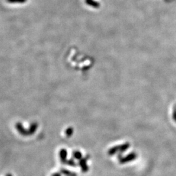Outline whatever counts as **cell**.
Wrapping results in <instances>:
<instances>
[{
	"label": "cell",
	"mask_w": 176,
	"mask_h": 176,
	"mask_svg": "<svg viewBox=\"0 0 176 176\" xmlns=\"http://www.w3.org/2000/svg\"><path fill=\"white\" fill-rule=\"evenodd\" d=\"M52 176H61V174H60V173H54V174L52 175Z\"/></svg>",
	"instance_id": "13"
},
{
	"label": "cell",
	"mask_w": 176,
	"mask_h": 176,
	"mask_svg": "<svg viewBox=\"0 0 176 176\" xmlns=\"http://www.w3.org/2000/svg\"><path fill=\"white\" fill-rule=\"evenodd\" d=\"M66 164H67L68 165L70 166L75 167L76 166V163L74 162V159H69V160H67L66 162Z\"/></svg>",
	"instance_id": "11"
},
{
	"label": "cell",
	"mask_w": 176,
	"mask_h": 176,
	"mask_svg": "<svg viewBox=\"0 0 176 176\" xmlns=\"http://www.w3.org/2000/svg\"><path fill=\"white\" fill-rule=\"evenodd\" d=\"M136 154L135 153H131L128 154L127 156L125 157L122 158L120 160H119V162L121 164H124V163H127L128 162L132 161V160H134L136 158Z\"/></svg>",
	"instance_id": "2"
},
{
	"label": "cell",
	"mask_w": 176,
	"mask_h": 176,
	"mask_svg": "<svg viewBox=\"0 0 176 176\" xmlns=\"http://www.w3.org/2000/svg\"><path fill=\"white\" fill-rule=\"evenodd\" d=\"M60 157L61 159V162L66 163L67 162V151L65 149H62L60 151Z\"/></svg>",
	"instance_id": "3"
},
{
	"label": "cell",
	"mask_w": 176,
	"mask_h": 176,
	"mask_svg": "<svg viewBox=\"0 0 176 176\" xmlns=\"http://www.w3.org/2000/svg\"><path fill=\"white\" fill-rule=\"evenodd\" d=\"M16 127V128H17L18 131L19 133H20L22 135H23V136L29 135V132H28V131H26V130L24 129L23 126L20 123H17Z\"/></svg>",
	"instance_id": "4"
},
{
	"label": "cell",
	"mask_w": 176,
	"mask_h": 176,
	"mask_svg": "<svg viewBox=\"0 0 176 176\" xmlns=\"http://www.w3.org/2000/svg\"><path fill=\"white\" fill-rule=\"evenodd\" d=\"M73 133V128H71V127L68 128L66 130V131H65V134H66V136L67 137L71 136Z\"/></svg>",
	"instance_id": "10"
},
{
	"label": "cell",
	"mask_w": 176,
	"mask_h": 176,
	"mask_svg": "<svg viewBox=\"0 0 176 176\" xmlns=\"http://www.w3.org/2000/svg\"><path fill=\"white\" fill-rule=\"evenodd\" d=\"M118 151H119V146H114V147H112L111 149H109L108 153L109 155H111V156H112V155H114V154L116 153Z\"/></svg>",
	"instance_id": "5"
},
{
	"label": "cell",
	"mask_w": 176,
	"mask_h": 176,
	"mask_svg": "<svg viewBox=\"0 0 176 176\" xmlns=\"http://www.w3.org/2000/svg\"><path fill=\"white\" fill-rule=\"evenodd\" d=\"M73 157L74 159H77V160H80L82 159V155L79 151H74L73 152Z\"/></svg>",
	"instance_id": "9"
},
{
	"label": "cell",
	"mask_w": 176,
	"mask_h": 176,
	"mask_svg": "<svg viewBox=\"0 0 176 176\" xmlns=\"http://www.w3.org/2000/svg\"><path fill=\"white\" fill-rule=\"evenodd\" d=\"M119 146V152L123 153L127 151V150L129 148L130 144L128 143H125Z\"/></svg>",
	"instance_id": "6"
},
{
	"label": "cell",
	"mask_w": 176,
	"mask_h": 176,
	"mask_svg": "<svg viewBox=\"0 0 176 176\" xmlns=\"http://www.w3.org/2000/svg\"><path fill=\"white\" fill-rule=\"evenodd\" d=\"M61 172L63 173V174H64L66 176H77V174L76 173L71 172L69 170H65V169L61 170Z\"/></svg>",
	"instance_id": "7"
},
{
	"label": "cell",
	"mask_w": 176,
	"mask_h": 176,
	"mask_svg": "<svg viewBox=\"0 0 176 176\" xmlns=\"http://www.w3.org/2000/svg\"><path fill=\"white\" fill-rule=\"evenodd\" d=\"M37 128V123H33V124L31 125L30 128L28 130V132H29V135H31L33 133L36 131V129Z\"/></svg>",
	"instance_id": "8"
},
{
	"label": "cell",
	"mask_w": 176,
	"mask_h": 176,
	"mask_svg": "<svg viewBox=\"0 0 176 176\" xmlns=\"http://www.w3.org/2000/svg\"><path fill=\"white\" fill-rule=\"evenodd\" d=\"M7 176H12V175L11 174H10V173H9V174L7 175Z\"/></svg>",
	"instance_id": "14"
},
{
	"label": "cell",
	"mask_w": 176,
	"mask_h": 176,
	"mask_svg": "<svg viewBox=\"0 0 176 176\" xmlns=\"http://www.w3.org/2000/svg\"><path fill=\"white\" fill-rule=\"evenodd\" d=\"M9 2H24L25 0H9Z\"/></svg>",
	"instance_id": "12"
},
{
	"label": "cell",
	"mask_w": 176,
	"mask_h": 176,
	"mask_svg": "<svg viewBox=\"0 0 176 176\" xmlns=\"http://www.w3.org/2000/svg\"><path fill=\"white\" fill-rule=\"evenodd\" d=\"M88 159H89V155H87L86 157H84L83 159H80L79 160V162H78V164H79L80 166L82 168V170L83 172H87L89 170V167L87 166V164H86V162L87 161Z\"/></svg>",
	"instance_id": "1"
}]
</instances>
